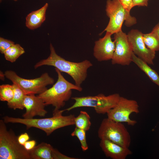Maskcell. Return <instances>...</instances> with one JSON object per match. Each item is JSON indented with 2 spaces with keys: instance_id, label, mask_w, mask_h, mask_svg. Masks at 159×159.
Wrapping results in <instances>:
<instances>
[{
  "instance_id": "4316f807",
  "label": "cell",
  "mask_w": 159,
  "mask_h": 159,
  "mask_svg": "<svg viewBox=\"0 0 159 159\" xmlns=\"http://www.w3.org/2000/svg\"><path fill=\"white\" fill-rule=\"evenodd\" d=\"M36 143V141L35 140L28 141L25 143L23 146L26 150L29 151L35 147Z\"/></svg>"
},
{
  "instance_id": "603a6c76",
  "label": "cell",
  "mask_w": 159,
  "mask_h": 159,
  "mask_svg": "<svg viewBox=\"0 0 159 159\" xmlns=\"http://www.w3.org/2000/svg\"><path fill=\"white\" fill-rule=\"evenodd\" d=\"M86 132L76 127L71 134L72 136H76L78 138L81 143L82 150L84 151H86L88 148L86 139Z\"/></svg>"
},
{
  "instance_id": "d6986e66",
  "label": "cell",
  "mask_w": 159,
  "mask_h": 159,
  "mask_svg": "<svg viewBox=\"0 0 159 159\" xmlns=\"http://www.w3.org/2000/svg\"><path fill=\"white\" fill-rule=\"evenodd\" d=\"M25 52L24 49L20 44H14L7 49L4 54L6 60L12 63Z\"/></svg>"
},
{
  "instance_id": "f546056e",
  "label": "cell",
  "mask_w": 159,
  "mask_h": 159,
  "mask_svg": "<svg viewBox=\"0 0 159 159\" xmlns=\"http://www.w3.org/2000/svg\"><path fill=\"white\" fill-rule=\"evenodd\" d=\"M2 0H0V1H1ZM14 0V1H16L17 0Z\"/></svg>"
},
{
  "instance_id": "83f0119b",
  "label": "cell",
  "mask_w": 159,
  "mask_h": 159,
  "mask_svg": "<svg viewBox=\"0 0 159 159\" xmlns=\"http://www.w3.org/2000/svg\"><path fill=\"white\" fill-rule=\"evenodd\" d=\"M149 0H132L133 7L136 6H147Z\"/></svg>"
},
{
  "instance_id": "52a82bcc",
  "label": "cell",
  "mask_w": 159,
  "mask_h": 159,
  "mask_svg": "<svg viewBox=\"0 0 159 159\" xmlns=\"http://www.w3.org/2000/svg\"><path fill=\"white\" fill-rule=\"evenodd\" d=\"M97 133L100 140L107 139L128 148L131 144L130 135L124 124L107 117L102 120Z\"/></svg>"
},
{
  "instance_id": "d4e9b609",
  "label": "cell",
  "mask_w": 159,
  "mask_h": 159,
  "mask_svg": "<svg viewBox=\"0 0 159 159\" xmlns=\"http://www.w3.org/2000/svg\"><path fill=\"white\" fill-rule=\"evenodd\" d=\"M127 13L130 14V10L133 8L132 0H118Z\"/></svg>"
},
{
  "instance_id": "4fadbf2b",
  "label": "cell",
  "mask_w": 159,
  "mask_h": 159,
  "mask_svg": "<svg viewBox=\"0 0 159 159\" xmlns=\"http://www.w3.org/2000/svg\"><path fill=\"white\" fill-rule=\"evenodd\" d=\"M23 105L26 109L22 117L25 119L33 118L36 116L43 117L47 112L45 109L46 106L42 100L35 95H25Z\"/></svg>"
},
{
  "instance_id": "484cf974",
  "label": "cell",
  "mask_w": 159,
  "mask_h": 159,
  "mask_svg": "<svg viewBox=\"0 0 159 159\" xmlns=\"http://www.w3.org/2000/svg\"><path fill=\"white\" fill-rule=\"evenodd\" d=\"M30 138L29 136L26 132L22 133L18 137V140L19 143L23 146L25 143Z\"/></svg>"
},
{
  "instance_id": "277c9868",
  "label": "cell",
  "mask_w": 159,
  "mask_h": 159,
  "mask_svg": "<svg viewBox=\"0 0 159 159\" xmlns=\"http://www.w3.org/2000/svg\"><path fill=\"white\" fill-rule=\"evenodd\" d=\"M5 123L0 120V159H31L29 151L19 143L12 130H7Z\"/></svg>"
},
{
  "instance_id": "9a60e30c",
  "label": "cell",
  "mask_w": 159,
  "mask_h": 159,
  "mask_svg": "<svg viewBox=\"0 0 159 159\" xmlns=\"http://www.w3.org/2000/svg\"><path fill=\"white\" fill-rule=\"evenodd\" d=\"M48 4H45L39 9L29 14L26 18V26L29 29L34 30L39 27L46 19V13Z\"/></svg>"
},
{
  "instance_id": "5bb4252c",
  "label": "cell",
  "mask_w": 159,
  "mask_h": 159,
  "mask_svg": "<svg viewBox=\"0 0 159 159\" xmlns=\"http://www.w3.org/2000/svg\"><path fill=\"white\" fill-rule=\"evenodd\" d=\"M100 146L105 156L112 159H125L132 154L129 148L106 139L100 140Z\"/></svg>"
},
{
  "instance_id": "cb8c5ba5",
  "label": "cell",
  "mask_w": 159,
  "mask_h": 159,
  "mask_svg": "<svg viewBox=\"0 0 159 159\" xmlns=\"http://www.w3.org/2000/svg\"><path fill=\"white\" fill-rule=\"evenodd\" d=\"M14 44L12 41L0 37V52L1 53L4 54L5 52L12 45Z\"/></svg>"
},
{
  "instance_id": "9c48e42d",
  "label": "cell",
  "mask_w": 159,
  "mask_h": 159,
  "mask_svg": "<svg viewBox=\"0 0 159 159\" xmlns=\"http://www.w3.org/2000/svg\"><path fill=\"white\" fill-rule=\"evenodd\" d=\"M139 106L137 101L120 96L116 105L107 113V117L114 121L125 122L129 125L133 126L137 121L131 120L130 115L139 113Z\"/></svg>"
},
{
  "instance_id": "8fae6325",
  "label": "cell",
  "mask_w": 159,
  "mask_h": 159,
  "mask_svg": "<svg viewBox=\"0 0 159 159\" xmlns=\"http://www.w3.org/2000/svg\"><path fill=\"white\" fill-rule=\"evenodd\" d=\"M143 35L138 30L132 29L127 36L133 53L148 64L153 65L155 52L147 47L143 40Z\"/></svg>"
},
{
  "instance_id": "6da1fadb",
  "label": "cell",
  "mask_w": 159,
  "mask_h": 159,
  "mask_svg": "<svg viewBox=\"0 0 159 159\" xmlns=\"http://www.w3.org/2000/svg\"><path fill=\"white\" fill-rule=\"evenodd\" d=\"M50 50V54L48 57L36 63L34 66V68L44 65L53 66L60 72L70 75L74 81L75 84L81 87V85L87 78V70L92 66V64L87 60L79 62L67 60L57 54L51 43Z\"/></svg>"
},
{
  "instance_id": "ffe728a7",
  "label": "cell",
  "mask_w": 159,
  "mask_h": 159,
  "mask_svg": "<svg viewBox=\"0 0 159 159\" xmlns=\"http://www.w3.org/2000/svg\"><path fill=\"white\" fill-rule=\"evenodd\" d=\"M90 117L86 111H81L79 115L74 118V125L76 127L88 131L91 125Z\"/></svg>"
},
{
  "instance_id": "7c38bea8",
  "label": "cell",
  "mask_w": 159,
  "mask_h": 159,
  "mask_svg": "<svg viewBox=\"0 0 159 159\" xmlns=\"http://www.w3.org/2000/svg\"><path fill=\"white\" fill-rule=\"evenodd\" d=\"M112 34L106 32L104 37L95 42L93 55L99 61L112 59L115 49L114 41L112 40Z\"/></svg>"
},
{
  "instance_id": "30bf717a",
  "label": "cell",
  "mask_w": 159,
  "mask_h": 159,
  "mask_svg": "<svg viewBox=\"0 0 159 159\" xmlns=\"http://www.w3.org/2000/svg\"><path fill=\"white\" fill-rule=\"evenodd\" d=\"M115 49L111 59L113 64L129 65L132 62L133 52L127 34L121 30L114 34Z\"/></svg>"
},
{
  "instance_id": "3957f363",
  "label": "cell",
  "mask_w": 159,
  "mask_h": 159,
  "mask_svg": "<svg viewBox=\"0 0 159 159\" xmlns=\"http://www.w3.org/2000/svg\"><path fill=\"white\" fill-rule=\"evenodd\" d=\"M55 69L58 76L57 82L51 87L38 96L42 100L46 105H52L54 107L53 111H56L60 110L64 105L65 102L70 99L72 90L81 92L82 88L67 80L61 72L56 68Z\"/></svg>"
},
{
  "instance_id": "ac0fdd59",
  "label": "cell",
  "mask_w": 159,
  "mask_h": 159,
  "mask_svg": "<svg viewBox=\"0 0 159 159\" xmlns=\"http://www.w3.org/2000/svg\"><path fill=\"white\" fill-rule=\"evenodd\" d=\"M14 95L12 100L7 102L8 107L14 110L24 109L23 102L26 95L22 90L16 84L13 83Z\"/></svg>"
},
{
  "instance_id": "2e32d148",
  "label": "cell",
  "mask_w": 159,
  "mask_h": 159,
  "mask_svg": "<svg viewBox=\"0 0 159 159\" xmlns=\"http://www.w3.org/2000/svg\"><path fill=\"white\" fill-rule=\"evenodd\" d=\"M54 149L50 144L42 143L29 150L31 159H53Z\"/></svg>"
},
{
  "instance_id": "e0dca14e",
  "label": "cell",
  "mask_w": 159,
  "mask_h": 159,
  "mask_svg": "<svg viewBox=\"0 0 159 159\" xmlns=\"http://www.w3.org/2000/svg\"><path fill=\"white\" fill-rule=\"evenodd\" d=\"M132 61L143 71L154 83L159 87V75L146 62L136 56L133 52Z\"/></svg>"
},
{
  "instance_id": "44dd1931",
  "label": "cell",
  "mask_w": 159,
  "mask_h": 159,
  "mask_svg": "<svg viewBox=\"0 0 159 159\" xmlns=\"http://www.w3.org/2000/svg\"><path fill=\"white\" fill-rule=\"evenodd\" d=\"M143 38L148 48L155 52L159 51V39L153 32L143 34Z\"/></svg>"
},
{
  "instance_id": "7a4b0ae2",
  "label": "cell",
  "mask_w": 159,
  "mask_h": 159,
  "mask_svg": "<svg viewBox=\"0 0 159 159\" xmlns=\"http://www.w3.org/2000/svg\"><path fill=\"white\" fill-rule=\"evenodd\" d=\"M64 110L53 111L52 117L44 118L25 119L6 116L3 118L6 123H18L25 125L27 129L34 127L45 132L50 135L56 130L66 126L74 125V115L63 116Z\"/></svg>"
},
{
  "instance_id": "5b68a950",
  "label": "cell",
  "mask_w": 159,
  "mask_h": 159,
  "mask_svg": "<svg viewBox=\"0 0 159 159\" xmlns=\"http://www.w3.org/2000/svg\"><path fill=\"white\" fill-rule=\"evenodd\" d=\"M120 96L118 93H114L108 96L100 94L94 96L74 97L72 98L75 101L74 104L64 110L69 111L78 107H90L97 114H107L116 105Z\"/></svg>"
},
{
  "instance_id": "f1b7e54d",
  "label": "cell",
  "mask_w": 159,
  "mask_h": 159,
  "mask_svg": "<svg viewBox=\"0 0 159 159\" xmlns=\"http://www.w3.org/2000/svg\"><path fill=\"white\" fill-rule=\"evenodd\" d=\"M151 32L155 34L159 39V23L155 26Z\"/></svg>"
},
{
  "instance_id": "7402d4cb",
  "label": "cell",
  "mask_w": 159,
  "mask_h": 159,
  "mask_svg": "<svg viewBox=\"0 0 159 159\" xmlns=\"http://www.w3.org/2000/svg\"><path fill=\"white\" fill-rule=\"evenodd\" d=\"M14 95L12 85L3 84L0 86V100L7 102L11 101Z\"/></svg>"
},
{
  "instance_id": "8992f818",
  "label": "cell",
  "mask_w": 159,
  "mask_h": 159,
  "mask_svg": "<svg viewBox=\"0 0 159 159\" xmlns=\"http://www.w3.org/2000/svg\"><path fill=\"white\" fill-rule=\"evenodd\" d=\"M4 74L7 78L17 85L26 95L40 94L47 89V86L53 84L54 82V79L47 72L39 77L31 79L22 78L11 70L6 71Z\"/></svg>"
},
{
  "instance_id": "ba28073f",
  "label": "cell",
  "mask_w": 159,
  "mask_h": 159,
  "mask_svg": "<svg viewBox=\"0 0 159 159\" xmlns=\"http://www.w3.org/2000/svg\"><path fill=\"white\" fill-rule=\"evenodd\" d=\"M106 14L109 21L104 31L112 34L122 30V24L125 21V25L130 26L136 23V19L128 14L118 0H107L106 6Z\"/></svg>"
}]
</instances>
